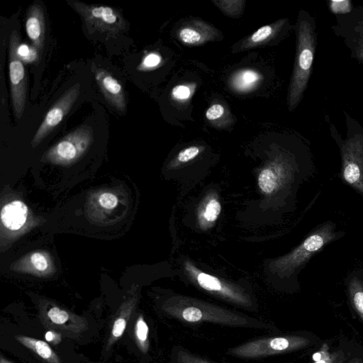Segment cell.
Returning <instances> with one entry per match:
<instances>
[{"mask_svg": "<svg viewBox=\"0 0 363 363\" xmlns=\"http://www.w3.org/2000/svg\"><path fill=\"white\" fill-rule=\"evenodd\" d=\"M93 71L98 86L106 101L118 111L124 112L126 101L121 84L106 69L94 67Z\"/></svg>", "mask_w": 363, "mask_h": 363, "instance_id": "cell-8", "label": "cell"}, {"mask_svg": "<svg viewBox=\"0 0 363 363\" xmlns=\"http://www.w3.org/2000/svg\"><path fill=\"white\" fill-rule=\"evenodd\" d=\"M0 363H11V362H9L8 360H6V359H4L3 357H1Z\"/></svg>", "mask_w": 363, "mask_h": 363, "instance_id": "cell-33", "label": "cell"}, {"mask_svg": "<svg viewBox=\"0 0 363 363\" xmlns=\"http://www.w3.org/2000/svg\"><path fill=\"white\" fill-rule=\"evenodd\" d=\"M148 335V327L143 316L140 315L135 325V336L138 343L142 348H145Z\"/></svg>", "mask_w": 363, "mask_h": 363, "instance_id": "cell-23", "label": "cell"}, {"mask_svg": "<svg viewBox=\"0 0 363 363\" xmlns=\"http://www.w3.org/2000/svg\"><path fill=\"white\" fill-rule=\"evenodd\" d=\"M330 6L333 12L336 13L349 12L351 9L350 1H331Z\"/></svg>", "mask_w": 363, "mask_h": 363, "instance_id": "cell-30", "label": "cell"}, {"mask_svg": "<svg viewBox=\"0 0 363 363\" xmlns=\"http://www.w3.org/2000/svg\"><path fill=\"white\" fill-rule=\"evenodd\" d=\"M213 2L223 13L233 17L240 16L244 4L242 1H214Z\"/></svg>", "mask_w": 363, "mask_h": 363, "instance_id": "cell-22", "label": "cell"}, {"mask_svg": "<svg viewBox=\"0 0 363 363\" xmlns=\"http://www.w3.org/2000/svg\"><path fill=\"white\" fill-rule=\"evenodd\" d=\"M349 363H362V362L359 359H354L352 361H350Z\"/></svg>", "mask_w": 363, "mask_h": 363, "instance_id": "cell-35", "label": "cell"}, {"mask_svg": "<svg viewBox=\"0 0 363 363\" xmlns=\"http://www.w3.org/2000/svg\"><path fill=\"white\" fill-rule=\"evenodd\" d=\"M27 35L41 56L45 40V24L44 11L42 6L33 4L28 10L26 18Z\"/></svg>", "mask_w": 363, "mask_h": 363, "instance_id": "cell-9", "label": "cell"}, {"mask_svg": "<svg viewBox=\"0 0 363 363\" xmlns=\"http://www.w3.org/2000/svg\"><path fill=\"white\" fill-rule=\"evenodd\" d=\"M16 340L48 363H61L50 345L43 340L24 335H17Z\"/></svg>", "mask_w": 363, "mask_h": 363, "instance_id": "cell-14", "label": "cell"}, {"mask_svg": "<svg viewBox=\"0 0 363 363\" xmlns=\"http://www.w3.org/2000/svg\"><path fill=\"white\" fill-rule=\"evenodd\" d=\"M200 152L197 146H191L180 151L177 155V160L180 162H187L195 158Z\"/></svg>", "mask_w": 363, "mask_h": 363, "instance_id": "cell-26", "label": "cell"}, {"mask_svg": "<svg viewBox=\"0 0 363 363\" xmlns=\"http://www.w3.org/2000/svg\"><path fill=\"white\" fill-rule=\"evenodd\" d=\"M98 201L99 205L106 210H113L118 203L117 196L110 192L101 194L99 197Z\"/></svg>", "mask_w": 363, "mask_h": 363, "instance_id": "cell-24", "label": "cell"}, {"mask_svg": "<svg viewBox=\"0 0 363 363\" xmlns=\"http://www.w3.org/2000/svg\"><path fill=\"white\" fill-rule=\"evenodd\" d=\"M284 21V20H281L272 25H267L259 28L244 41L242 47L247 49L263 44L281 28Z\"/></svg>", "mask_w": 363, "mask_h": 363, "instance_id": "cell-16", "label": "cell"}, {"mask_svg": "<svg viewBox=\"0 0 363 363\" xmlns=\"http://www.w3.org/2000/svg\"><path fill=\"white\" fill-rule=\"evenodd\" d=\"M94 140V131L89 125H82L52 146L43 160L55 164H69L81 157Z\"/></svg>", "mask_w": 363, "mask_h": 363, "instance_id": "cell-5", "label": "cell"}, {"mask_svg": "<svg viewBox=\"0 0 363 363\" xmlns=\"http://www.w3.org/2000/svg\"><path fill=\"white\" fill-rule=\"evenodd\" d=\"M345 236L335 223L326 220L317 225L305 239L291 252L278 259L273 264V269L282 277H295L315 255L326 246Z\"/></svg>", "mask_w": 363, "mask_h": 363, "instance_id": "cell-2", "label": "cell"}, {"mask_svg": "<svg viewBox=\"0 0 363 363\" xmlns=\"http://www.w3.org/2000/svg\"><path fill=\"white\" fill-rule=\"evenodd\" d=\"M28 213V207L23 202L14 200L2 208L1 211V223L9 230H19L26 223Z\"/></svg>", "mask_w": 363, "mask_h": 363, "instance_id": "cell-11", "label": "cell"}, {"mask_svg": "<svg viewBox=\"0 0 363 363\" xmlns=\"http://www.w3.org/2000/svg\"><path fill=\"white\" fill-rule=\"evenodd\" d=\"M172 96L177 100H185L190 97L191 89L184 84L177 85L172 90Z\"/></svg>", "mask_w": 363, "mask_h": 363, "instance_id": "cell-27", "label": "cell"}, {"mask_svg": "<svg viewBox=\"0 0 363 363\" xmlns=\"http://www.w3.org/2000/svg\"><path fill=\"white\" fill-rule=\"evenodd\" d=\"M45 338L47 341L53 342L54 344L58 343L61 340L60 335H57L52 330L46 332L45 334Z\"/></svg>", "mask_w": 363, "mask_h": 363, "instance_id": "cell-32", "label": "cell"}, {"mask_svg": "<svg viewBox=\"0 0 363 363\" xmlns=\"http://www.w3.org/2000/svg\"><path fill=\"white\" fill-rule=\"evenodd\" d=\"M260 79V74L255 70L244 69L233 77L231 83L236 90L246 91L252 89Z\"/></svg>", "mask_w": 363, "mask_h": 363, "instance_id": "cell-17", "label": "cell"}, {"mask_svg": "<svg viewBox=\"0 0 363 363\" xmlns=\"http://www.w3.org/2000/svg\"><path fill=\"white\" fill-rule=\"evenodd\" d=\"M161 62V57L155 52L147 55L138 66V69L145 70L157 67Z\"/></svg>", "mask_w": 363, "mask_h": 363, "instance_id": "cell-25", "label": "cell"}, {"mask_svg": "<svg viewBox=\"0 0 363 363\" xmlns=\"http://www.w3.org/2000/svg\"><path fill=\"white\" fill-rule=\"evenodd\" d=\"M359 57L363 60V47L359 49Z\"/></svg>", "mask_w": 363, "mask_h": 363, "instance_id": "cell-34", "label": "cell"}, {"mask_svg": "<svg viewBox=\"0 0 363 363\" xmlns=\"http://www.w3.org/2000/svg\"><path fill=\"white\" fill-rule=\"evenodd\" d=\"M345 284L350 303L363 320V269L352 270L347 275Z\"/></svg>", "mask_w": 363, "mask_h": 363, "instance_id": "cell-10", "label": "cell"}, {"mask_svg": "<svg viewBox=\"0 0 363 363\" xmlns=\"http://www.w3.org/2000/svg\"><path fill=\"white\" fill-rule=\"evenodd\" d=\"M133 309V298L124 303L122 306L118 315L114 320L108 340V346L113 344L123 334L126 328L127 322Z\"/></svg>", "mask_w": 363, "mask_h": 363, "instance_id": "cell-15", "label": "cell"}, {"mask_svg": "<svg viewBox=\"0 0 363 363\" xmlns=\"http://www.w3.org/2000/svg\"><path fill=\"white\" fill-rule=\"evenodd\" d=\"M196 280L198 284L208 291H224L230 294L229 290L225 289L220 281L216 277L196 270Z\"/></svg>", "mask_w": 363, "mask_h": 363, "instance_id": "cell-19", "label": "cell"}, {"mask_svg": "<svg viewBox=\"0 0 363 363\" xmlns=\"http://www.w3.org/2000/svg\"><path fill=\"white\" fill-rule=\"evenodd\" d=\"M224 111V107L221 104H213L206 111V118L209 121L218 119L223 115Z\"/></svg>", "mask_w": 363, "mask_h": 363, "instance_id": "cell-28", "label": "cell"}, {"mask_svg": "<svg viewBox=\"0 0 363 363\" xmlns=\"http://www.w3.org/2000/svg\"><path fill=\"white\" fill-rule=\"evenodd\" d=\"M214 29L208 24L196 22L182 28L178 36L186 45H196L213 38Z\"/></svg>", "mask_w": 363, "mask_h": 363, "instance_id": "cell-13", "label": "cell"}, {"mask_svg": "<svg viewBox=\"0 0 363 363\" xmlns=\"http://www.w3.org/2000/svg\"><path fill=\"white\" fill-rule=\"evenodd\" d=\"M80 88V83L72 85L49 109L32 139L33 147L40 144L63 120L77 99Z\"/></svg>", "mask_w": 363, "mask_h": 363, "instance_id": "cell-7", "label": "cell"}, {"mask_svg": "<svg viewBox=\"0 0 363 363\" xmlns=\"http://www.w3.org/2000/svg\"><path fill=\"white\" fill-rule=\"evenodd\" d=\"M43 316L46 322L60 330L77 333L84 328V323L80 322L79 317L57 306L50 307Z\"/></svg>", "mask_w": 363, "mask_h": 363, "instance_id": "cell-12", "label": "cell"}, {"mask_svg": "<svg viewBox=\"0 0 363 363\" xmlns=\"http://www.w3.org/2000/svg\"><path fill=\"white\" fill-rule=\"evenodd\" d=\"M19 58L23 63H33L39 60L40 57L37 49L33 45L19 43L17 49Z\"/></svg>", "mask_w": 363, "mask_h": 363, "instance_id": "cell-21", "label": "cell"}, {"mask_svg": "<svg viewBox=\"0 0 363 363\" xmlns=\"http://www.w3.org/2000/svg\"><path fill=\"white\" fill-rule=\"evenodd\" d=\"M270 347L274 350L282 351L289 347V342L283 337L274 338L270 342Z\"/></svg>", "mask_w": 363, "mask_h": 363, "instance_id": "cell-31", "label": "cell"}, {"mask_svg": "<svg viewBox=\"0 0 363 363\" xmlns=\"http://www.w3.org/2000/svg\"><path fill=\"white\" fill-rule=\"evenodd\" d=\"M183 318L189 322H196L202 318V312L196 307H188L182 313Z\"/></svg>", "mask_w": 363, "mask_h": 363, "instance_id": "cell-29", "label": "cell"}, {"mask_svg": "<svg viewBox=\"0 0 363 363\" xmlns=\"http://www.w3.org/2000/svg\"><path fill=\"white\" fill-rule=\"evenodd\" d=\"M67 3L82 16L90 31H97L114 36L126 28V21L121 13L113 7L87 4L78 1H67Z\"/></svg>", "mask_w": 363, "mask_h": 363, "instance_id": "cell-4", "label": "cell"}, {"mask_svg": "<svg viewBox=\"0 0 363 363\" xmlns=\"http://www.w3.org/2000/svg\"><path fill=\"white\" fill-rule=\"evenodd\" d=\"M220 211V202L216 199H210L199 212V219L201 223H213L219 216Z\"/></svg>", "mask_w": 363, "mask_h": 363, "instance_id": "cell-20", "label": "cell"}, {"mask_svg": "<svg viewBox=\"0 0 363 363\" xmlns=\"http://www.w3.org/2000/svg\"><path fill=\"white\" fill-rule=\"evenodd\" d=\"M30 267L36 274H46L50 270V259L43 252H35L29 255Z\"/></svg>", "mask_w": 363, "mask_h": 363, "instance_id": "cell-18", "label": "cell"}, {"mask_svg": "<svg viewBox=\"0 0 363 363\" xmlns=\"http://www.w3.org/2000/svg\"><path fill=\"white\" fill-rule=\"evenodd\" d=\"M315 45L314 21L308 13L301 11L297 23L296 53L288 95L290 111L299 104L308 86Z\"/></svg>", "mask_w": 363, "mask_h": 363, "instance_id": "cell-1", "label": "cell"}, {"mask_svg": "<svg viewBox=\"0 0 363 363\" xmlns=\"http://www.w3.org/2000/svg\"><path fill=\"white\" fill-rule=\"evenodd\" d=\"M347 124V138L335 137L341 159L340 178L363 200V130L359 125Z\"/></svg>", "mask_w": 363, "mask_h": 363, "instance_id": "cell-3", "label": "cell"}, {"mask_svg": "<svg viewBox=\"0 0 363 363\" xmlns=\"http://www.w3.org/2000/svg\"><path fill=\"white\" fill-rule=\"evenodd\" d=\"M19 43L18 33L13 30L9 37V67L12 105L18 119L21 118L24 112L27 89L24 63L17 53Z\"/></svg>", "mask_w": 363, "mask_h": 363, "instance_id": "cell-6", "label": "cell"}]
</instances>
